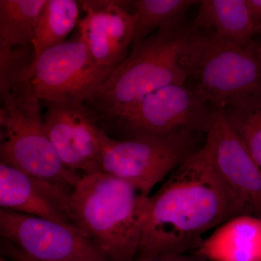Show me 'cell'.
<instances>
[{
	"mask_svg": "<svg viewBox=\"0 0 261 261\" xmlns=\"http://www.w3.org/2000/svg\"><path fill=\"white\" fill-rule=\"evenodd\" d=\"M1 163L73 189L82 175L65 167L51 143L40 100L20 87L2 97Z\"/></svg>",
	"mask_w": 261,
	"mask_h": 261,
	"instance_id": "5",
	"label": "cell"
},
{
	"mask_svg": "<svg viewBox=\"0 0 261 261\" xmlns=\"http://www.w3.org/2000/svg\"><path fill=\"white\" fill-rule=\"evenodd\" d=\"M127 1H80L85 16L79 21L80 39L94 61L115 68L126 59L137 16L126 8Z\"/></svg>",
	"mask_w": 261,
	"mask_h": 261,
	"instance_id": "12",
	"label": "cell"
},
{
	"mask_svg": "<svg viewBox=\"0 0 261 261\" xmlns=\"http://www.w3.org/2000/svg\"><path fill=\"white\" fill-rule=\"evenodd\" d=\"M203 148L245 214L261 219V168L221 110L214 113Z\"/></svg>",
	"mask_w": 261,
	"mask_h": 261,
	"instance_id": "11",
	"label": "cell"
},
{
	"mask_svg": "<svg viewBox=\"0 0 261 261\" xmlns=\"http://www.w3.org/2000/svg\"><path fill=\"white\" fill-rule=\"evenodd\" d=\"M30 46L0 48V92L1 97L16 87L27 67L34 58Z\"/></svg>",
	"mask_w": 261,
	"mask_h": 261,
	"instance_id": "20",
	"label": "cell"
},
{
	"mask_svg": "<svg viewBox=\"0 0 261 261\" xmlns=\"http://www.w3.org/2000/svg\"><path fill=\"white\" fill-rule=\"evenodd\" d=\"M197 255L208 261H261V219L231 218L202 240Z\"/></svg>",
	"mask_w": 261,
	"mask_h": 261,
	"instance_id": "14",
	"label": "cell"
},
{
	"mask_svg": "<svg viewBox=\"0 0 261 261\" xmlns=\"http://www.w3.org/2000/svg\"><path fill=\"white\" fill-rule=\"evenodd\" d=\"M194 27L241 44L252 42L256 34L246 0H202Z\"/></svg>",
	"mask_w": 261,
	"mask_h": 261,
	"instance_id": "15",
	"label": "cell"
},
{
	"mask_svg": "<svg viewBox=\"0 0 261 261\" xmlns=\"http://www.w3.org/2000/svg\"><path fill=\"white\" fill-rule=\"evenodd\" d=\"M47 0H0V48L32 45L39 15Z\"/></svg>",
	"mask_w": 261,
	"mask_h": 261,
	"instance_id": "18",
	"label": "cell"
},
{
	"mask_svg": "<svg viewBox=\"0 0 261 261\" xmlns=\"http://www.w3.org/2000/svg\"><path fill=\"white\" fill-rule=\"evenodd\" d=\"M258 44H241L192 27L179 53L186 85L215 111L235 96L261 89Z\"/></svg>",
	"mask_w": 261,
	"mask_h": 261,
	"instance_id": "4",
	"label": "cell"
},
{
	"mask_svg": "<svg viewBox=\"0 0 261 261\" xmlns=\"http://www.w3.org/2000/svg\"><path fill=\"white\" fill-rule=\"evenodd\" d=\"M79 4L74 0H47L34 31V57L64 43L65 38L79 23Z\"/></svg>",
	"mask_w": 261,
	"mask_h": 261,
	"instance_id": "17",
	"label": "cell"
},
{
	"mask_svg": "<svg viewBox=\"0 0 261 261\" xmlns=\"http://www.w3.org/2000/svg\"><path fill=\"white\" fill-rule=\"evenodd\" d=\"M149 196L109 173L82 175L70 197L74 224L111 261H135Z\"/></svg>",
	"mask_w": 261,
	"mask_h": 261,
	"instance_id": "2",
	"label": "cell"
},
{
	"mask_svg": "<svg viewBox=\"0 0 261 261\" xmlns=\"http://www.w3.org/2000/svg\"><path fill=\"white\" fill-rule=\"evenodd\" d=\"M246 3L257 34L261 32V0H246Z\"/></svg>",
	"mask_w": 261,
	"mask_h": 261,
	"instance_id": "21",
	"label": "cell"
},
{
	"mask_svg": "<svg viewBox=\"0 0 261 261\" xmlns=\"http://www.w3.org/2000/svg\"><path fill=\"white\" fill-rule=\"evenodd\" d=\"M221 111L261 168V89L235 96Z\"/></svg>",
	"mask_w": 261,
	"mask_h": 261,
	"instance_id": "16",
	"label": "cell"
},
{
	"mask_svg": "<svg viewBox=\"0 0 261 261\" xmlns=\"http://www.w3.org/2000/svg\"><path fill=\"white\" fill-rule=\"evenodd\" d=\"M257 51H258L259 58L261 61V42L258 44V47H257Z\"/></svg>",
	"mask_w": 261,
	"mask_h": 261,
	"instance_id": "24",
	"label": "cell"
},
{
	"mask_svg": "<svg viewBox=\"0 0 261 261\" xmlns=\"http://www.w3.org/2000/svg\"><path fill=\"white\" fill-rule=\"evenodd\" d=\"M0 261H10L8 260H7V259L4 258V257H1V260Z\"/></svg>",
	"mask_w": 261,
	"mask_h": 261,
	"instance_id": "25",
	"label": "cell"
},
{
	"mask_svg": "<svg viewBox=\"0 0 261 261\" xmlns=\"http://www.w3.org/2000/svg\"><path fill=\"white\" fill-rule=\"evenodd\" d=\"M195 133L111 139L100 160L103 172L124 180L146 196L197 152Z\"/></svg>",
	"mask_w": 261,
	"mask_h": 261,
	"instance_id": "7",
	"label": "cell"
},
{
	"mask_svg": "<svg viewBox=\"0 0 261 261\" xmlns=\"http://www.w3.org/2000/svg\"><path fill=\"white\" fill-rule=\"evenodd\" d=\"M137 261H208L197 255L196 256H187L185 255H167L154 257V258L146 259V260H137Z\"/></svg>",
	"mask_w": 261,
	"mask_h": 261,
	"instance_id": "22",
	"label": "cell"
},
{
	"mask_svg": "<svg viewBox=\"0 0 261 261\" xmlns=\"http://www.w3.org/2000/svg\"><path fill=\"white\" fill-rule=\"evenodd\" d=\"M243 214L202 147L149 197L136 260L185 255L207 231Z\"/></svg>",
	"mask_w": 261,
	"mask_h": 261,
	"instance_id": "1",
	"label": "cell"
},
{
	"mask_svg": "<svg viewBox=\"0 0 261 261\" xmlns=\"http://www.w3.org/2000/svg\"><path fill=\"white\" fill-rule=\"evenodd\" d=\"M113 69L97 64L80 38L34 57L18 86L47 102H91Z\"/></svg>",
	"mask_w": 261,
	"mask_h": 261,
	"instance_id": "6",
	"label": "cell"
},
{
	"mask_svg": "<svg viewBox=\"0 0 261 261\" xmlns=\"http://www.w3.org/2000/svg\"><path fill=\"white\" fill-rule=\"evenodd\" d=\"M192 27L183 21L159 29L111 71L91 102L103 116L118 118L156 89L186 84L179 53Z\"/></svg>",
	"mask_w": 261,
	"mask_h": 261,
	"instance_id": "3",
	"label": "cell"
},
{
	"mask_svg": "<svg viewBox=\"0 0 261 261\" xmlns=\"http://www.w3.org/2000/svg\"><path fill=\"white\" fill-rule=\"evenodd\" d=\"M195 0H136L132 1L137 16L132 45L135 48L149 37L154 30L166 28L183 21L184 16ZM133 48V49H134Z\"/></svg>",
	"mask_w": 261,
	"mask_h": 261,
	"instance_id": "19",
	"label": "cell"
},
{
	"mask_svg": "<svg viewBox=\"0 0 261 261\" xmlns=\"http://www.w3.org/2000/svg\"><path fill=\"white\" fill-rule=\"evenodd\" d=\"M0 233L35 261H111L80 228L37 216L1 209Z\"/></svg>",
	"mask_w": 261,
	"mask_h": 261,
	"instance_id": "9",
	"label": "cell"
},
{
	"mask_svg": "<svg viewBox=\"0 0 261 261\" xmlns=\"http://www.w3.org/2000/svg\"><path fill=\"white\" fill-rule=\"evenodd\" d=\"M215 111L186 84H171L147 94L116 119L133 137L207 133Z\"/></svg>",
	"mask_w": 261,
	"mask_h": 261,
	"instance_id": "8",
	"label": "cell"
},
{
	"mask_svg": "<svg viewBox=\"0 0 261 261\" xmlns=\"http://www.w3.org/2000/svg\"><path fill=\"white\" fill-rule=\"evenodd\" d=\"M4 249L5 252L15 261H35L24 255L23 252H20L18 248L9 243Z\"/></svg>",
	"mask_w": 261,
	"mask_h": 261,
	"instance_id": "23",
	"label": "cell"
},
{
	"mask_svg": "<svg viewBox=\"0 0 261 261\" xmlns=\"http://www.w3.org/2000/svg\"><path fill=\"white\" fill-rule=\"evenodd\" d=\"M46 130L65 167L82 175L101 171L100 160L111 142L82 102H47Z\"/></svg>",
	"mask_w": 261,
	"mask_h": 261,
	"instance_id": "10",
	"label": "cell"
},
{
	"mask_svg": "<svg viewBox=\"0 0 261 261\" xmlns=\"http://www.w3.org/2000/svg\"><path fill=\"white\" fill-rule=\"evenodd\" d=\"M72 190L0 163V206L3 210L76 226L70 205Z\"/></svg>",
	"mask_w": 261,
	"mask_h": 261,
	"instance_id": "13",
	"label": "cell"
}]
</instances>
